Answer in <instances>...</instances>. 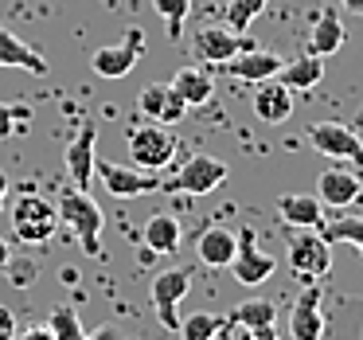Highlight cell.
I'll return each instance as SVG.
<instances>
[{
	"label": "cell",
	"mask_w": 363,
	"mask_h": 340,
	"mask_svg": "<svg viewBox=\"0 0 363 340\" xmlns=\"http://www.w3.org/2000/svg\"><path fill=\"white\" fill-rule=\"evenodd\" d=\"M262 12H266V0H230L227 4V28H235L238 35H246Z\"/></svg>",
	"instance_id": "29"
},
{
	"label": "cell",
	"mask_w": 363,
	"mask_h": 340,
	"mask_svg": "<svg viewBox=\"0 0 363 340\" xmlns=\"http://www.w3.org/2000/svg\"><path fill=\"white\" fill-rule=\"evenodd\" d=\"M340 4H344V9H352V12H359V16H363V0H340Z\"/></svg>",
	"instance_id": "40"
},
{
	"label": "cell",
	"mask_w": 363,
	"mask_h": 340,
	"mask_svg": "<svg viewBox=\"0 0 363 340\" xmlns=\"http://www.w3.org/2000/svg\"><path fill=\"white\" fill-rule=\"evenodd\" d=\"M289 243V270L305 282H316L332 270V243L320 235V231H308V227H289L285 235Z\"/></svg>",
	"instance_id": "4"
},
{
	"label": "cell",
	"mask_w": 363,
	"mask_h": 340,
	"mask_svg": "<svg viewBox=\"0 0 363 340\" xmlns=\"http://www.w3.org/2000/svg\"><path fill=\"white\" fill-rule=\"evenodd\" d=\"M24 340H55V332H51V329H48V324H35V329H32V332H28V336H24Z\"/></svg>",
	"instance_id": "35"
},
{
	"label": "cell",
	"mask_w": 363,
	"mask_h": 340,
	"mask_svg": "<svg viewBox=\"0 0 363 340\" xmlns=\"http://www.w3.org/2000/svg\"><path fill=\"white\" fill-rule=\"evenodd\" d=\"M55 212H59V223H67V227L82 238L90 258H102V243H98V235H102V207L90 199V192L71 184L67 192H59Z\"/></svg>",
	"instance_id": "2"
},
{
	"label": "cell",
	"mask_w": 363,
	"mask_h": 340,
	"mask_svg": "<svg viewBox=\"0 0 363 340\" xmlns=\"http://www.w3.org/2000/svg\"><path fill=\"white\" fill-rule=\"evenodd\" d=\"M223 180H227V165H223L219 157H207V153H196V157H188L180 168H176V176L160 180V192L207 196V192H215Z\"/></svg>",
	"instance_id": "5"
},
{
	"label": "cell",
	"mask_w": 363,
	"mask_h": 340,
	"mask_svg": "<svg viewBox=\"0 0 363 340\" xmlns=\"http://www.w3.org/2000/svg\"><path fill=\"white\" fill-rule=\"evenodd\" d=\"M172 90H176V94H180L188 106H203V102H211L215 82H211V75L199 71V67H180V71L172 75Z\"/></svg>",
	"instance_id": "24"
},
{
	"label": "cell",
	"mask_w": 363,
	"mask_h": 340,
	"mask_svg": "<svg viewBox=\"0 0 363 340\" xmlns=\"http://www.w3.org/2000/svg\"><path fill=\"white\" fill-rule=\"evenodd\" d=\"M289 114H293V90L277 79L258 82V90H254V118L266 121V126H281V121H289Z\"/></svg>",
	"instance_id": "16"
},
{
	"label": "cell",
	"mask_w": 363,
	"mask_h": 340,
	"mask_svg": "<svg viewBox=\"0 0 363 340\" xmlns=\"http://www.w3.org/2000/svg\"><path fill=\"white\" fill-rule=\"evenodd\" d=\"M98 126L94 121H86V126L74 133V141L67 145V176H71V184L74 188H86L90 192V184H94V172H98Z\"/></svg>",
	"instance_id": "11"
},
{
	"label": "cell",
	"mask_w": 363,
	"mask_h": 340,
	"mask_svg": "<svg viewBox=\"0 0 363 340\" xmlns=\"http://www.w3.org/2000/svg\"><path fill=\"white\" fill-rule=\"evenodd\" d=\"M4 204H9V176L0 172V207H4Z\"/></svg>",
	"instance_id": "38"
},
{
	"label": "cell",
	"mask_w": 363,
	"mask_h": 340,
	"mask_svg": "<svg viewBox=\"0 0 363 340\" xmlns=\"http://www.w3.org/2000/svg\"><path fill=\"white\" fill-rule=\"evenodd\" d=\"M320 235L328 238V243H347L363 254V215H340V219L324 223Z\"/></svg>",
	"instance_id": "26"
},
{
	"label": "cell",
	"mask_w": 363,
	"mask_h": 340,
	"mask_svg": "<svg viewBox=\"0 0 363 340\" xmlns=\"http://www.w3.org/2000/svg\"><path fill=\"white\" fill-rule=\"evenodd\" d=\"M242 48H250V43H246L242 35L235 32V28L211 24V28H199V32H196V55L203 59V63L227 67L230 59H235L238 51H242Z\"/></svg>",
	"instance_id": "13"
},
{
	"label": "cell",
	"mask_w": 363,
	"mask_h": 340,
	"mask_svg": "<svg viewBox=\"0 0 363 340\" xmlns=\"http://www.w3.org/2000/svg\"><path fill=\"white\" fill-rule=\"evenodd\" d=\"M227 270L235 274V282H242V285H262V282L274 278L277 262L258 246L254 231H238V251H235V258H230Z\"/></svg>",
	"instance_id": "9"
},
{
	"label": "cell",
	"mask_w": 363,
	"mask_h": 340,
	"mask_svg": "<svg viewBox=\"0 0 363 340\" xmlns=\"http://www.w3.org/2000/svg\"><path fill=\"white\" fill-rule=\"evenodd\" d=\"M152 9H157L160 20H164L168 35H172V40H180L184 20H188V12H191V0H152Z\"/></svg>",
	"instance_id": "30"
},
{
	"label": "cell",
	"mask_w": 363,
	"mask_h": 340,
	"mask_svg": "<svg viewBox=\"0 0 363 340\" xmlns=\"http://www.w3.org/2000/svg\"><path fill=\"white\" fill-rule=\"evenodd\" d=\"M277 219L285 227H308L320 231L324 227V204L316 196H301V192H289V196L277 199Z\"/></svg>",
	"instance_id": "19"
},
{
	"label": "cell",
	"mask_w": 363,
	"mask_h": 340,
	"mask_svg": "<svg viewBox=\"0 0 363 340\" xmlns=\"http://www.w3.org/2000/svg\"><path fill=\"white\" fill-rule=\"evenodd\" d=\"M55 227H59L55 204H48V199L35 196V192H24V196L16 199V207H12V235H16V243L48 246L51 235H55Z\"/></svg>",
	"instance_id": "3"
},
{
	"label": "cell",
	"mask_w": 363,
	"mask_h": 340,
	"mask_svg": "<svg viewBox=\"0 0 363 340\" xmlns=\"http://www.w3.org/2000/svg\"><path fill=\"white\" fill-rule=\"evenodd\" d=\"M242 332H246V340H277L274 324H266V329H242Z\"/></svg>",
	"instance_id": "34"
},
{
	"label": "cell",
	"mask_w": 363,
	"mask_h": 340,
	"mask_svg": "<svg viewBox=\"0 0 363 340\" xmlns=\"http://www.w3.org/2000/svg\"><path fill=\"white\" fill-rule=\"evenodd\" d=\"M43 324H48V329L55 332V340H86V329H82L79 309H74V305H59Z\"/></svg>",
	"instance_id": "27"
},
{
	"label": "cell",
	"mask_w": 363,
	"mask_h": 340,
	"mask_svg": "<svg viewBox=\"0 0 363 340\" xmlns=\"http://www.w3.org/2000/svg\"><path fill=\"white\" fill-rule=\"evenodd\" d=\"M86 340H118V329H113V324H102V329H98L94 336H86Z\"/></svg>",
	"instance_id": "36"
},
{
	"label": "cell",
	"mask_w": 363,
	"mask_h": 340,
	"mask_svg": "<svg viewBox=\"0 0 363 340\" xmlns=\"http://www.w3.org/2000/svg\"><path fill=\"white\" fill-rule=\"evenodd\" d=\"M211 340H235V332H230V321H227V324H223V329H219V332H215V336H211Z\"/></svg>",
	"instance_id": "39"
},
{
	"label": "cell",
	"mask_w": 363,
	"mask_h": 340,
	"mask_svg": "<svg viewBox=\"0 0 363 340\" xmlns=\"http://www.w3.org/2000/svg\"><path fill=\"white\" fill-rule=\"evenodd\" d=\"M141 238H145V246H149L152 254H176V251H180V243H184V227H180L176 215L157 212V215L145 219Z\"/></svg>",
	"instance_id": "20"
},
{
	"label": "cell",
	"mask_w": 363,
	"mask_h": 340,
	"mask_svg": "<svg viewBox=\"0 0 363 340\" xmlns=\"http://www.w3.org/2000/svg\"><path fill=\"white\" fill-rule=\"evenodd\" d=\"M289 336L293 340H320L324 336V313H320V290L313 282L301 290V297L289 309Z\"/></svg>",
	"instance_id": "14"
},
{
	"label": "cell",
	"mask_w": 363,
	"mask_h": 340,
	"mask_svg": "<svg viewBox=\"0 0 363 340\" xmlns=\"http://www.w3.org/2000/svg\"><path fill=\"white\" fill-rule=\"evenodd\" d=\"M320 79H324V59L313 55V51L281 63V71H277V82H285L289 90H313Z\"/></svg>",
	"instance_id": "22"
},
{
	"label": "cell",
	"mask_w": 363,
	"mask_h": 340,
	"mask_svg": "<svg viewBox=\"0 0 363 340\" xmlns=\"http://www.w3.org/2000/svg\"><path fill=\"white\" fill-rule=\"evenodd\" d=\"M4 274H9V282H12V285H20V290H24V285H32L35 278H40V266H35L32 258H16V262L9 258Z\"/></svg>",
	"instance_id": "31"
},
{
	"label": "cell",
	"mask_w": 363,
	"mask_h": 340,
	"mask_svg": "<svg viewBox=\"0 0 363 340\" xmlns=\"http://www.w3.org/2000/svg\"><path fill=\"white\" fill-rule=\"evenodd\" d=\"M12 133H16V110L0 102V141H4V137H12Z\"/></svg>",
	"instance_id": "33"
},
{
	"label": "cell",
	"mask_w": 363,
	"mask_h": 340,
	"mask_svg": "<svg viewBox=\"0 0 363 340\" xmlns=\"http://www.w3.org/2000/svg\"><path fill=\"white\" fill-rule=\"evenodd\" d=\"M230 75L235 79H242V82H266V79H277V71H281V59L274 55V51H266V48H242L235 59H230Z\"/></svg>",
	"instance_id": "18"
},
{
	"label": "cell",
	"mask_w": 363,
	"mask_h": 340,
	"mask_svg": "<svg viewBox=\"0 0 363 340\" xmlns=\"http://www.w3.org/2000/svg\"><path fill=\"white\" fill-rule=\"evenodd\" d=\"M98 180H102V188L110 192V196L118 199H129V196H149V192H160V176L157 172H145V168L137 165H98Z\"/></svg>",
	"instance_id": "10"
},
{
	"label": "cell",
	"mask_w": 363,
	"mask_h": 340,
	"mask_svg": "<svg viewBox=\"0 0 363 340\" xmlns=\"http://www.w3.org/2000/svg\"><path fill=\"white\" fill-rule=\"evenodd\" d=\"M0 340H16V313L9 305H0Z\"/></svg>",
	"instance_id": "32"
},
{
	"label": "cell",
	"mask_w": 363,
	"mask_h": 340,
	"mask_svg": "<svg viewBox=\"0 0 363 340\" xmlns=\"http://www.w3.org/2000/svg\"><path fill=\"white\" fill-rule=\"evenodd\" d=\"M227 321L238 324V329H266V324L277 321V305H274V301H266V297H254V301H242Z\"/></svg>",
	"instance_id": "25"
},
{
	"label": "cell",
	"mask_w": 363,
	"mask_h": 340,
	"mask_svg": "<svg viewBox=\"0 0 363 340\" xmlns=\"http://www.w3.org/2000/svg\"><path fill=\"white\" fill-rule=\"evenodd\" d=\"M316 199H320L324 207H336V212H344V207L359 204L363 199V184L355 172H344V168H328V172H320V180H316Z\"/></svg>",
	"instance_id": "15"
},
{
	"label": "cell",
	"mask_w": 363,
	"mask_h": 340,
	"mask_svg": "<svg viewBox=\"0 0 363 340\" xmlns=\"http://www.w3.org/2000/svg\"><path fill=\"white\" fill-rule=\"evenodd\" d=\"M188 290H191V270H184V266H172V270H164V274L152 278L149 297H152V309H157L160 324H164L168 332L180 329V313H176V309H180L184 297H188Z\"/></svg>",
	"instance_id": "7"
},
{
	"label": "cell",
	"mask_w": 363,
	"mask_h": 340,
	"mask_svg": "<svg viewBox=\"0 0 363 340\" xmlns=\"http://www.w3.org/2000/svg\"><path fill=\"white\" fill-rule=\"evenodd\" d=\"M125 149L129 160L145 172H160L176 160L180 153V137L172 133V126H160V121H141V126H129L125 133Z\"/></svg>",
	"instance_id": "1"
},
{
	"label": "cell",
	"mask_w": 363,
	"mask_h": 340,
	"mask_svg": "<svg viewBox=\"0 0 363 340\" xmlns=\"http://www.w3.org/2000/svg\"><path fill=\"white\" fill-rule=\"evenodd\" d=\"M141 55H145V32L141 28H129L118 43L98 48L94 59H90V67H94V75H102V79H125Z\"/></svg>",
	"instance_id": "6"
},
{
	"label": "cell",
	"mask_w": 363,
	"mask_h": 340,
	"mask_svg": "<svg viewBox=\"0 0 363 340\" xmlns=\"http://www.w3.org/2000/svg\"><path fill=\"white\" fill-rule=\"evenodd\" d=\"M137 110H141L149 121H160V126H176V121L188 118L191 106L172 90V82H149V87L137 94Z\"/></svg>",
	"instance_id": "12"
},
{
	"label": "cell",
	"mask_w": 363,
	"mask_h": 340,
	"mask_svg": "<svg viewBox=\"0 0 363 340\" xmlns=\"http://www.w3.org/2000/svg\"><path fill=\"white\" fill-rule=\"evenodd\" d=\"M9 258H12V246L4 243V235H0V270L9 266Z\"/></svg>",
	"instance_id": "37"
},
{
	"label": "cell",
	"mask_w": 363,
	"mask_h": 340,
	"mask_svg": "<svg viewBox=\"0 0 363 340\" xmlns=\"http://www.w3.org/2000/svg\"><path fill=\"white\" fill-rule=\"evenodd\" d=\"M308 145H313L316 153H324V157H332V160H352V165L363 168L359 133H352V129L340 126V121H313V126H308Z\"/></svg>",
	"instance_id": "8"
},
{
	"label": "cell",
	"mask_w": 363,
	"mask_h": 340,
	"mask_svg": "<svg viewBox=\"0 0 363 340\" xmlns=\"http://www.w3.org/2000/svg\"><path fill=\"white\" fill-rule=\"evenodd\" d=\"M227 324V317H215V313H191V317H184L180 321V340H211L215 332Z\"/></svg>",
	"instance_id": "28"
},
{
	"label": "cell",
	"mask_w": 363,
	"mask_h": 340,
	"mask_svg": "<svg viewBox=\"0 0 363 340\" xmlns=\"http://www.w3.org/2000/svg\"><path fill=\"white\" fill-rule=\"evenodd\" d=\"M235 251H238V235L230 227H219V223H215V227H203L196 238L199 262L211 266V270H227L230 258H235Z\"/></svg>",
	"instance_id": "17"
},
{
	"label": "cell",
	"mask_w": 363,
	"mask_h": 340,
	"mask_svg": "<svg viewBox=\"0 0 363 340\" xmlns=\"http://www.w3.org/2000/svg\"><path fill=\"white\" fill-rule=\"evenodd\" d=\"M344 40H347L344 20H340L336 12H324V16L313 24V35H308V51H313V55H320V59H328V55H336V51L344 48Z\"/></svg>",
	"instance_id": "23"
},
{
	"label": "cell",
	"mask_w": 363,
	"mask_h": 340,
	"mask_svg": "<svg viewBox=\"0 0 363 340\" xmlns=\"http://www.w3.org/2000/svg\"><path fill=\"white\" fill-rule=\"evenodd\" d=\"M0 67H20L28 75H48V59L32 43L20 40L16 32H9V28H0Z\"/></svg>",
	"instance_id": "21"
}]
</instances>
